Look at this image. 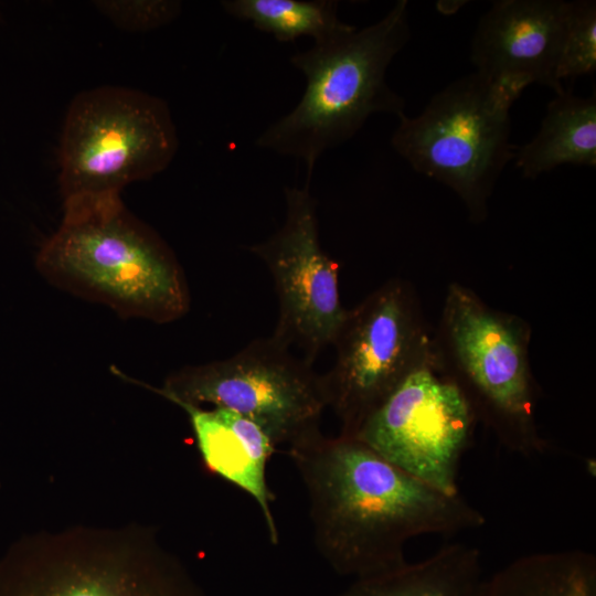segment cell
I'll return each instance as SVG.
<instances>
[{"instance_id": "8fae6325", "label": "cell", "mask_w": 596, "mask_h": 596, "mask_svg": "<svg viewBox=\"0 0 596 596\" xmlns=\"http://www.w3.org/2000/svg\"><path fill=\"white\" fill-rule=\"evenodd\" d=\"M0 596H204L187 570L158 547L65 550L47 554L0 587Z\"/></svg>"}, {"instance_id": "2e32d148", "label": "cell", "mask_w": 596, "mask_h": 596, "mask_svg": "<svg viewBox=\"0 0 596 596\" xmlns=\"http://www.w3.org/2000/svg\"><path fill=\"white\" fill-rule=\"evenodd\" d=\"M472 596H596V558L582 550L528 554L481 579Z\"/></svg>"}, {"instance_id": "3957f363", "label": "cell", "mask_w": 596, "mask_h": 596, "mask_svg": "<svg viewBox=\"0 0 596 596\" xmlns=\"http://www.w3.org/2000/svg\"><path fill=\"white\" fill-rule=\"evenodd\" d=\"M409 39L407 1L379 21L297 52L289 61L306 78L298 104L257 138L259 148L304 161L308 183L317 160L350 140L377 113L400 116L405 102L386 70Z\"/></svg>"}, {"instance_id": "30bf717a", "label": "cell", "mask_w": 596, "mask_h": 596, "mask_svg": "<svg viewBox=\"0 0 596 596\" xmlns=\"http://www.w3.org/2000/svg\"><path fill=\"white\" fill-rule=\"evenodd\" d=\"M304 188H285L283 225L247 249L267 267L278 301L274 333L313 364L331 345L348 309L340 300L337 260L321 247L317 200Z\"/></svg>"}, {"instance_id": "ba28073f", "label": "cell", "mask_w": 596, "mask_h": 596, "mask_svg": "<svg viewBox=\"0 0 596 596\" xmlns=\"http://www.w3.org/2000/svg\"><path fill=\"white\" fill-rule=\"evenodd\" d=\"M331 345L336 361L321 374L322 389L339 434L350 437L414 370L435 358L416 291L401 278L348 310Z\"/></svg>"}, {"instance_id": "5bb4252c", "label": "cell", "mask_w": 596, "mask_h": 596, "mask_svg": "<svg viewBox=\"0 0 596 596\" xmlns=\"http://www.w3.org/2000/svg\"><path fill=\"white\" fill-rule=\"evenodd\" d=\"M522 175L535 179L562 164L596 166V95L564 91L546 108L538 134L515 150Z\"/></svg>"}, {"instance_id": "8992f818", "label": "cell", "mask_w": 596, "mask_h": 596, "mask_svg": "<svg viewBox=\"0 0 596 596\" xmlns=\"http://www.w3.org/2000/svg\"><path fill=\"white\" fill-rule=\"evenodd\" d=\"M178 147L164 100L124 86L84 91L70 104L61 136L63 201L120 194L167 169Z\"/></svg>"}, {"instance_id": "ac0fdd59", "label": "cell", "mask_w": 596, "mask_h": 596, "mask_svg": "<svg viewBox=\"0 0 596 596\" xmlns=\"http://www.w3.org/2000/svg\"><path fill=\"white\" fill-rule=\"evenodd\" d=\"M596 70V2H567L564 32L556 77L564 81L594 73Z\"/></svg>"}, {"instance_id": "4fadbf2b", "label": "cell", "mask_w": 596, "mask_h": 596, "mask_svg": "<svg viewBox=\"0 0 596 596\" xmlns=\"http://www.w3.org/2000/svg\"><path fill=\"white\" fill-rule=\"evenodd\" d=\"M172 403L187 413L205 466L252 497L270 543L277 545L279 533L272 507L275 494L266 479L267 461L276 448L272 439L256 423L231 409Z\"/></svg>"}, {"instance_id": "7a4b0ae2", "label": "cell", "mask_w": 596, "mask_h": 596, "mask_svg": "<svg viewBox=\"0 0 596 596\" xmlns=\"http://www.w3.org/2000/svg\"><path fill=\"white\" fill-rule=\"evenodd\" d=\"M63 212L36 257L50 283L127 319L168 323L189 311V287L174 253L120 194L65 200Z\"/></svg>"}, {"instance_id": "277c9868", "label": "cell", "mask_w": 596, "mask_h": 596, "mask_svg": "<svg viewBox=\"0 0 596 596\" xmlns=\"http://www.w3.org/2000/svg\"><path fill=\"white\" fill-rule=\"evenodd\" d=\"M530 339L522 318L491 308L460 284L448 287L434 337L437 366L460 390L476 419L505 449L524 457L547 448L535 417Z\"/></svg>"}, {"instance_id": "7c38bea8", "label": "cell", "mask_w": 596, "mask_h": 596, "mask_svg": "<svg viewBox=\"0 0 596 596\" xmlns=\"http://www.w3.org/2000/svg\"><path fill=\"white\" fill-rule=\"evenodd\" d=\"M567 1L499 0L480 18L471 42L476 73L520 97L531 84L565 91L556 67Z\"/></svg>"}, {"instance_id": "9c48e42d", "label": "cell", "mask_w": 596, "mask_h": 596, "mask_svg": "<svg viewBox=\"0 0 596 596\" xmlns=\"http://www.w3.org/2000/svg\"><path fill=\"white\" fill-rule=\"evenodd\" d=\"M475 414L435 358L414 370L363 423L354 437L425 483L459 493L457 475Z\"/></svg>"}, {"instance_id": "d6986e66", "label": "cell", "mask_w": 596, "mask_h": 596, "mask_svg": "<svg viewBox=\"0 0 596 596\" xmlns=\"http://www.w3.org/2000/svg\"><path fill=\"white\" fill-rule=\"evenodd\" d=\"M99 10L118 26L148 31L173 21L181 11L179 1H100Z\"/></svg>"}, {"instance_id": "e0dca14e", "label": "cell", "mask_w": 596, "mask_h": 596, "mask_svg": "<svg viewBox=\"0 0 596 596\" xmlns=\"http://www.w3.org/2000/svg\"><path fill=\"white\" fill-rule=\"evenodd\" d=\"M221 6L227 14L279 42L310 36L318 44L355 28L339 19L338 2L332 0H224Z\"/></svg>"}, {"instance_id": "6da1fadb", "label": "cell", "mask_w": 596, "mask_h": 596, "mask_svg": "<svg viewBox=\"0 0 596 596\" xmlns=\"http://www.w3.org/2000/svg\"><path fill=\"white\" fill-rule=\"evenodd\" d=\"M309 500L315 545L338 574L355 578L406 562L407 542L486 523L460 493H445L356 437L321 432L288 448Z\"/></svg>"}, {"instance_id": "52a82bcc", "label": "cell", "mask_w": 596, "mask_h": 596, "mask_svg": "<svg viewBox=\"0 0 596 596\" xmlns=\"http://www.w3.org/2000/svg\"><path fill=\"white\" fill-rule=\"evenodd\" d=\"M170 402L211 404L256 423L275 447L288 448L320 433L327 408L321 374L275 337L252 340L234 355L170 373L162 387L132 380Z\"/></svg>"}, {"instance_id": "5b68a950", "label": "cell", "mask_w": 596, "mask_h": 596, "mask_svg": "<svg viewBox=\"0 0 596 596\" xmlns=\"http://www.w3.org/2000/svg\"><path fill=\"white\" fill-rule=\"evenodd\" d=\"M518 98L478 73L448 84L415 117H398L391 145L414 170L447 185L482 222L488 201L507 163L510 108Z\"/></svg>"}, {"instance_id": "9a60e30c", "label": "cell", "mask_w": 596, "mask_h": 596, "mask_svg": "<svg viewBox=\"0 0 596 596\" xmlns=\"http://www.w3.org/2000/svg\"><path fill=\"white\" fill-rule=\"evenodd\" d=\"M481 579L480 551L450 543L419 562L355 578L337 596H472Z\"/></svg>"}]
</instances>
